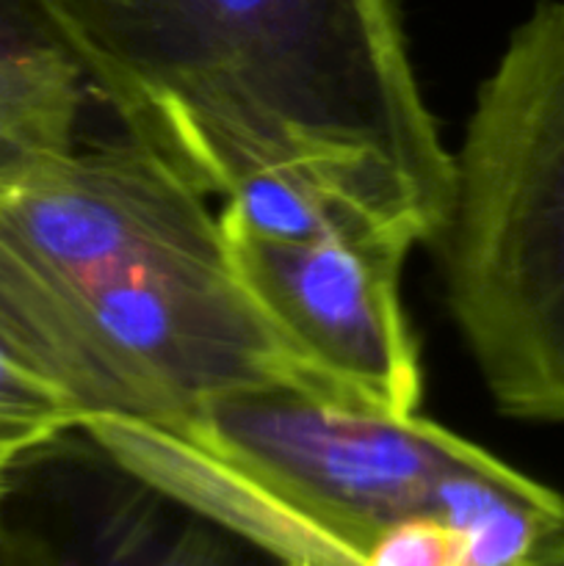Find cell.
<instances>
[{
	"label": "cell",
	"mask_w": 564,
	"mask_h": 566,
	"mask_svg": "<svg viewBox=\"0 0 564 566\" xmlns=\"http://www.w3.org/2000/svg\"><path fill=\"white\" fill-rule=\"evenodd\" d=\"M81 423L75 403L0 340V453L22 462Z\"/></svg>",
	"instance_id": "ba28073f"
},
{
	"label": "cell",
	"mask_w": 564,
	"mask_h": 566,
	"mask_svg": "<svg viewBox=\"0 0 564 566\" xmlns=\"http://www.w3.org/2000/svg\"><path fill=\"white\" fill-rule=\"evenodd\" d=\"M0 566H64V562L48 542L11 525L0 506Z\"/></svg>",
	"instance_id": "8fae6325"
},
{
	"label": "cell",
	"mask_w": 564,
	"mask_h": 566,
	"mask_svg": "<svg viewBox=\"0 0 564 566\" xmlns=\"http://www.w3.org/2000/svg\"><path fill=\"white\" fill-rule=\"evenodd\" d=\"M238 282L321 381L382 412L418 415V343L401 307L412 247L385 235L265 241L219 219Z\"/></svg>",
	"instance_id": "5b68a950"
},
{
	"label": "cell",
	"mask_w": 564,
	"mask_h": 566,
	"mask_svg": "<svg viewBox=\"0 0 564 566\" xmlns=\"http://www.w3.org/2000/svg\"><path fill=\"white\" fill-rule=\"evenodd\" d=\"M86 86L153 149L171 75L205 0H36Z\"/></svg>",
	"instance_id": "8992f818"
},
{
	"label": "cell",
	"mask_w": 564,
	"mask_h": 566,
	"mask_svg": "<svg viewBox=\"0 0 564 566\" xmlns=\"http://www.w3.org/2000/svg\"><path fill=\"white\" fill-rule=\"evenodd\" d=\"M518 566H564V534L547 539L545 545L536 547V551Z\"/></svg>",
	"instance_id": "4fadbf2b"
},
{
	"label": "cell",
	"mask_w": 564,
	"mask_h": 566,
	"mask_svg": "<svg viewBox=\"0 0 564 566\" xmlns=\"http://www.w3.org/2000/svg\"><path fill=\"white\" fill-rule=\"evenodd\" d=\"M0 340L81 431L166 423L243 387L341 396L247 296L205 193L133 138L0 171Z\"/></svg>",
	"instance_id": "6da1fadb"
},
{
	"label": "cell",
	"mask_w": 564,
	"mask_h": 566,
	"mask_svg": "<svg viewBox=\"0 0 564 566\" xmlns=\"http://www.w3.org/2000/svg\"><path fill=\"white\" fill-rule=\"evenodd\" d=\"M453 164V321L506 418L564 423V0L514 28Z\"/></svg>",
	"instance_id": "277c9868"
},
{
	"label": "cell",
	"mask_w": 564,
	"mask_h": 566,
	"mask_svg": "<svg viewBox=\"0 0 564 566\" xmlns=\"http://www.w3.org/2000/svg\"><path fill=\"white\" fill-rule=\"evenodd\" d=\"M83 434L271 566H363L382 531L431 512L448 473L495 459L420 412L299 385L221 392L166 423L92 420Z\"/></svg>",
	"instance_id": "3957f363"
},
{
	"label": "cell",
	"mask_w": 564,
	"mask_h": 566,
	"mask_svg": "<svg viewBox=\"0 0 564 566\" xmlns=\"http://www.w3.org/2000/svg\"><path fill=\"white\" fill-rule=\"evenodd\" d=\"M363 566H462L459 539L435 514H412L382 531Z\"/></svg>",
	"instance_id": "30bf717a"
},
{
	"label": "cell",
	"mask_w": 564,
	"mask_h": 566,
	"mask_svg": "<svg viewBox=\"0 0 564 566\" xmlns=\"http://www.w3.org/2000/svg\"><path fill=\"white\" fill-rule=\"evenodd\" d=\"M86 81L53 36L0 39V171L75 149Z\"/></svg>",
	"instance_id": "52a82bcc"
},
{
	"label": "cell",
	"mask_w": 564,
	"mask_h": 566,
	"mask_svg": "<svg viewBox=\"0 0 564 566\" xmlns=\"http://www.w3.org/2000/svg\"><path fill=\"white\" fill-rule=\"evenodd\" d=\"M236 545V539L197 517L166 528L149 512L122 509L105 536L100 566H252Z\"/></svg>",
	"instance_id": "9c48e42d"
},
{
	"label": "cell",
	"mask_w": 564,
	"mask_h": 566,
	"mask_svg": "<svg viewBox=\"0 0 564 566\" xmlns=\"http://www.w3.org/2000/svg\"><path fill=\"white\" fill-rule=\"evenodd\" d=\"M153 153L205 197L288 177L409 247L451 221L457 164L393 0H205Z\"/></svg>",
	"instance_id": "7a4b0ae2"
},
{
	"label": "cell",
	"mask_w": 564,
	"mask_h": 566,
	"mask_svg": "<svg viewBox=\"0 0 564 566\" xmlns=\"http://www.w3.org/2000/svg\"><path fill=\"white\" fill-rule=\"evenodd\" d=\"M20 459L9 457V453H0V506H3L6 497H9L11 475H14V470L20 468Z\"/></svg>",
	"instance_id": "5bb4252c"
},
{
	"label": "cell",
	"mask_w": 564,
	"mask_h": 566,
	"mask_svg": "<svg viewBox=\"0 0 564 566\" xmlns=\"http://www.w3.org/2000/svg\"><path fill=\"white\" fill-rule=\"evenodd\" d=\"M39 33H53V28L44 20L36 0H0V39L39 36Z\"/></svg>",
	"instance_id": "7c38bea8"
}]
</instances>
